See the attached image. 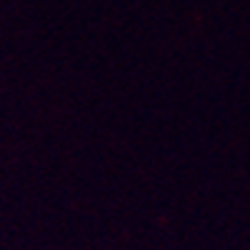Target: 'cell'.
<instances>
[]
</instances>
